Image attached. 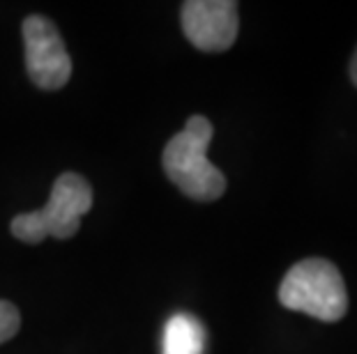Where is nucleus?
Masks as SVG:
<instances>
[{"label":"nucleus","mask_w":357,"mask_h":354,"mask_svg":"<svg viewBox=\"0 0 357 354\" xmlns=\"http://www.w3.org/2000/svg\"><path fill=\"white\" fill-rule=\"evenodd\" d=\"M210 120L205 115H192L185 129L176 134L164 147V172L178 189L199 202H212L226 191L224 172L208 159V145L212 140Z\"/></svg>","instance_id":"obj_1"},{"label":"nucleus","mask_w":357,"mask_h":354,"mask_svg":"<svg viewBox=\"0 0 357 354\" xmlns=\"http://www.w3.org/2000/svg\"><path fill=\"white\" fill-rule=\"evenodd\" d=\"M93 207V186L79 172H63L49 195V202L37 212L12 218V235L26 244H40L47 237L67 239L81 228V216Z\"/></svg>","instance_id":"obj_2"},{"label":"nucleus","mask_w":357,"mask_h":354,"mask_svg":"<svg viewBox=\"0 0 357 354\" xmlns=\"http://www.w3.org/2000/svg\"><path fill=\"white\" fill-rule=\"evenodd\" d=\"M281 306L321 322H337L348 311L344 276L330 260L309 258L293 265L279 285Z\"/></svg>","instance_id":"obj_3"},{"label":"nucleus","mask_w":357,"mask_h":354,"mask_svg":"<svg viewBox=\"0 0 357 354\" xmlns=\"http://www.w3.org/2000/svg\"><path fill=\"white\" fill-rule=\"evenodd\" d=\"M28 77L42 90H60L72 77V58L58 28L42 14L24 21Z\"/></svg>","instance_id":"obj_4"},{"label":"nucleus","mask_w":357,"mask_h":354,"mask_svg":"<svg viewBox=\"0 0 357 354\" xmlns=\"http://www.w3.org/2000/svg\"><path fill=\"white\" fill-rule=\"evenodd\" d=\"M182 30L199 51H229L238 40L240 14L233 0H187L182 5Z\"/></svg>","instance_id":"obj_5"},{"label":"nucleus","mask_w":357,"mask_h":354,"mask_svg":"<svg viewBox=\"0 0 357 354\" xmlns=\"http://www.w3.org/2000/svg\"><path fill=\"white\" fill-rule=\"evenodd\" d=\"M205 327L192 313H176L162 331V354H203Z\"/></svg>","instance_id":"obj_6"},{"label":"nucleus","mask_w":357,"mask_h":354,"mask_svg":"<svg viewBox=\"0 0 357 354\" xmlns=\"http://www.w3.org/2000/svg\"><path fill=\"white\" fill-rule=\"evenodd\" d=\"M21 329V315L19 308L12 304V301L0 299V345L5 341H10L19 334Z\"/></svg>","instance_id":"obj_7"},{"label":"nucleus","mask_w":357,"mask_h":354,"mask_svg":"<svg viewBox=\"0 0 357 354\" xmlns=\"http://www.w3.org/2000/svg\"><path fill=\"white\" fill-rule=\"evenodd\" d=\"M351 81H353V86L357 88V51L353 54V60H351Z\"/></svg>","instance_id":"obj_8"}]
</instances>
